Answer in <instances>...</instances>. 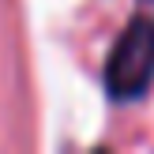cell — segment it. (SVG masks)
Masks as SVG:
<instances>
[{"instance_id": "cell-1", "label": "cell", "mask_w": 154, "mask_h": 154, "mask_svg": "<svg viewBox=\"0 0 154 154\" xmlns=\"http://www.w3.org/2000/svg\"><path fill=\"white\" fill-rule=\"evenodd\" d=\"M105 94L113 102H139L154 83V19L150 15H132L124 30L117 34L109 57L102 68Z\"/></svg>"}]
</instances>
